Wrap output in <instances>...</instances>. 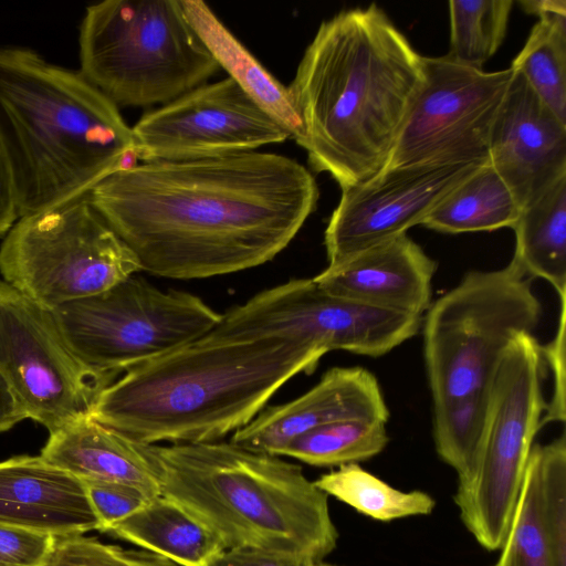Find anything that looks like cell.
<instances>
[{"label":"cell","mask_w":566,"mask_h":566,"mask_svg":"<svg viewBox=\"0 0 566 566\" xmlns=\"http://www.w3.org/2000/svg\"><path fill=\"white\" fill-rule=\"evenodd\" d=\"M489 163L521 209L566 174V124L514 70L491 129Z\"/></svg>","instance_id":"2e32d148"},{"label":"cell","mask_w":566,"mask_h":566,"mask_svg":"<svg viewBox=\"0 0 566 566\" xmlns=\"http://www.w3.org/2000/svg\"><path fill=\"white\" fill-rule=\"evenodd\" d=\"M545 367L533 334L520 333L510 342L489 384V416L476 460L458 479L453 501L460 518L490 552L502 546L543 427Z\"/></svg>","instance_id":"ba28073f"},{"label":"cell","mask_w":566,"mask_h":566,"mask_svg":"<svg viewBox=\"0 0 566 566\" xmlns=\"http://www.w3.org/2000/svg\"><path fill=\"white\" fill-rule=\"evenodd\" d=\"M518 3L524 11L536 14L538 18L552 13L566 14L565 0H527Z\"/></svg>","instance_id":"74e56055"},{"label":"cell","mask_w":566,"mask_h":566,"mask_svg":"<svg viewBox=\"0 0 566 566\" xmlns=\"http://www.w3.org/2000/svg\"><path fill=\"white\" fill-rule=\"evenodd\" d=\"M423 87L384 169L489 161L491 129L513 70L485 72L447 55L423 57Z\"/></svg>","instance_id":"4fadbf2b"},{"label":"cell","mask_w":566,"mask_h":566,"mask_svg":"<svg viewBox=\"0 0 566 566\" xmlns=\"http://www.w3.org/2000/svg\"><path fill=\"white\" fill-rule=\"evenodd\" d=\"M560 311L558 326L554 338L546 345H542L545 363L551 367L553 376V391L546 402L542 424L553 421H565V322H566V295L559 296Z\"/></svg>","instance_id":"836d02e7"},{"label":"cell","mask_w":566,"mask_h":566,"mask_svg":"<svg viewBox=\"0 0 566 566\" xmlns=\"http://www.w3.org/2000/svg\"><path fill=\"white\" fill-rule=\"evenodd\" d=\"M490 406L489 386L479 392L433 405L432 433L439 458L458 479L467 475L481 447Z\"/></svg>","instance_id":"f546056e"},{"label":"cell","mask_w":566,"mask_h":566,"mask_svg":"<svg viewBox=\"0 0 566 566\" xmlns=\"http://www.w3.org/2000/svg\"><path fill=\"white\" fill-rule=\"evenodd\" d=\"M314 483L327 496L381 522L428 515L436 506L434 499L427 492L395 489L358 463L337 467L322 474Z\"/></svg>","instance_id":"484cf974"},{"label":"cell","mask_w":566,"mask_h":566,"mask_svg":"<svg viewBox=\"0 0 566 566\" xmlns=\"http://www.w3.org/2000/svg\"><path fill=\"white\" fill-rule=\"evenodd\" d=\"M513 259L525 274L547 281L566 295V174L526 203L512 228Z\"/></svg>","instance_id":"cb8c5ba5"},{"label":"cell","mask_w":566,"mask_h":566,"mask_svg":"<svg viewBox=\"0 0 566 566\" xmlns=\"http://www.w3.org/2000/svg\"><path fill=\"white\" fill-rule=\"evenodd\" d=\"M565 440L534 443L494 566H566Z\"/></svg>","instance_id":"ac0fdd59"},{"label":"cell","mask_w":566,"mask_h":566,"mask_svg":"<svg viewBox=\"0 0 566 566\" xmlns=\"http://www.w3.org/2000/svg\"><path fill=\"white\" fill-rule=\"evenodd\" d=\"M421 316L367 306L323 289L314 279H293L233 306L207 340L270 336L304 339L325 354L345 350L382 356L413 337Z\"/></svg>","instance_id":"8fae6325"},{"label":"cell","mask_w":566,"mask_h":566,"mask_svg":"<svg viewBox=\"0 0 566 566\" xmlns=\"http://www.w3.org/2000/svg\"><path fill=\"white\" fill-rule=\"evenodd\" d=\"M51 311L76 356L112 378L197 340L221 318L200 297L135 275Z\"/></svg>","instance_id":"30bf717a"},{"label":"cell","mask_w":566,"mask_h":566,"mask_svg":"<svg viewBox=\"0 0 566 566\" xmlns=\"http://www.w3.org/2000/svg\"><path fill=\"white\" fill-rule=\"evenodd\" d=\"M436 270V262L403 233L326 266L313 279L334 295L421 316L431 304Z\"/></svg>","instance_id":"d6986e66"},{"label":"cell","mask_w":566,"mask_h":566,"mask_svg":"<svg viewBox=\"0 0 566 566\" xmlns=\"http://www.w3.org/2000/svg\"><path fill=\"white\" fill-rule=\"evenodd\" d=\"M56 541L50 534L0 525V566H45Z\"/></svg>","instance_id":"d6a6232c"},{"label":"cell","mask_w":566,"mask_h":566,"mask_svg":"<svg viewBox=\"0 0 566 566\" xmlns=\"http://www.w3.org/2000/svg\"><path fill=\"white\" fill-rule=\"evenodd\" d=\"M140 271L88 192L19 218L0 247L2 280L53 310L104 292Z\"/></svg>","instance_id":"9c48e42d"},{"label":"cell","mask_w":566,"mask_h":566,"mask_svg":"<svg viewBox=\"0 0 566 566\" xmlns=\"http://www.w3.org/2000/svg\"><path fill=\"white\" fill-rule=\"evenodd\" d=\"M132 130L143 163L221 157L291 138L231 77L147 112Z\"/></svg>","instance_id":"5bb4252c"},{"label":"cell","mask_w":566,"mask_h":566,"mask_svg":"<svg viewBox=\"0 0 566 566\" xmlns=\"http://www.w3.org/2000/svg\"><path fill=\"white\" fill-rule=\"evenodd\" d=\"M511 69L566 124V14L539 17Z\"/></svg>","instance_id":"4316f807"},{"label":"cell","mask_w":566,"mask_h":566,"mask_svg":"<svg viewBox=\"0 0 566 566\" xmlns=\"http://www.w3.org/2000/svg\"><path fill=\"white\" fill-rule=\"evenodd\" d=\"M324 355L296 337L198 338L127 370L98 394L90 416L144 444L217 441Z\"/></svg>","instance_id":"3957f363"},{"label":"cell","mask_w":566,"mask_h":566,"mask_svg":"<svg viewBox=\"0 0 566 566\" xmlns=\"http://www.w3.org/2000/svg\"><path fill=\"white\" fill-rule=\"evenodd\" d=\"M179 2L190 27L220 69H224L229 77L300 145L303 127L291 103L287 87L253 56L203 1Z\"/></svg>","instance_id":"7402d4cb"},{"label":"cell","mask_w":566,"mask_h":566,"mask_svg":"<svg viewBox=\"0 0 566 566\" xmlns=\"http://www.w3.org/2000/svg\"><path fill=\"white\" fill-rule=\"evenodd\" d=\"M19 218L11 169L0 145V237L6 235Z\"/></svg>","instance_id":"d590c367"},{"label":"cell","mask_w":566,"mask_h":566,"mask_svg":"<svg viewBox=\"0 0 566 566\" xmlns=\"http://www.w3.org/2000/svg\"><path fill=\"white\" fill-rule=\"evenodd\" d=\"M307 558L252 547H234L223 549L209 566H314Z\"/></svg>","instance_id":"e575fe53"},{"label":"cell","mask_w":566,"mask_h":566,"mask_svg":"<svg viewBox=\"0 0 566 566\" xmlns=\"http://www.w3.org/2000/svg\"><path fill=\"white\" fill-rule=\"evenodd\" d=\"M160 494L209 527L226 548L324 562L338 531L328 496L298 464L231 441L145 444Z\"/></svg>","instance_id":"5b68a950"},{"label":"cell","mask_w":566,"mask_h":566,"mask_svg":"<svg viewBox=\"0 0 566 566\" xmlns=\"http://www.w3.org/2000/svg\"><path fill=\"white\" fill-rule=\"evenodd\" d=\"M489 161L434 163L384 169L342 189L324 234L327 268L421 224L432 209Z\"/></svg>","instance_id":"9a60e30c"},{"label":"cell","mask_w":566,"mask_h":566,"mask_svg":"<svg viewBox=\"0 0 566 566\" xmlns=\"http://www.w3.org/2000/svg\"><path fill=\"white\" fill-rule=\"evenodd\" d=\"M106 533L178 566H209L226 549L209 527L161 494Z\"/></svg>","instance_id":"603a6c76"},{"label":"cell","mask_w":566,"mask_h":566,"mask_svg":"<svg viewBox=\"0 0 566 566\" xmlns=\"http://www.w3.org/2000/svg\"><path fill=\"white\" fill-rule=\"evenodd\" d=\"M0 525L56 538L99 527L82 481L41 455L0 461Z\"/></svg>","instance_id":"ffe728a7"},{"label":"cell","mask_w":566,"mask_h":566,"mask_svg":"<svg viewBox=\"0 0 566 566\" xmlns=\"http://www.w3.org/2000/svg\"><path fill=\"white\" fill-rule=\"evenodd\" d=\"M520 213L511 189L488 163L446 196L421 224L443 233L493 231L513 228Z\"/></svg>","instance_id":"d4e9b609"},{"label":"cell","mask_w":566,"mask_h":566,"mask_svg":"<svg viewBox=\"0 0 566 566\" xmlns=\"http://www.w3.org/2000/svg\"><path fill=\"white\" fill-rule=\"evenodd\" d=\"M542 304L512 258L471 271L427 310L423 355L433 405L484 390L510 342L538 326Z\"/></svg>","instance_id":"52a82bcc"},{"label":"cell","mask_w":566,"mask_h":566,"mask_svg":"<svg viewBox=\"0 0 566 566\" xmlns=\"http://www.w3.org/2000/svg\"><path fill=\"white\" fill-rule=\"evenodd\" d=\"M0 371L28 419L50 432L91 415L112 377L88 368L51 310L0 280Z\"/></svg>","instance_id":"7c38bea8"},{"label":"cell","mask_w":566,"mask_h":566,"mask_svg":"<svg viewBox=\"0 0 566 566\" xmlns=\"http://www.w3.org/2000/svg\"><path fill=\"white\" fill-rule=\"evenodd\" d=\"M388 440L386 422L343 420L301 434L284 449L282 455L314 467H340L377 455Z\"/></svg>","instance_id":"83f0119b"},{"label":"cell","mask_w":566,"mask_h":566,"mask_svg":"<svg viewBox=\"0 0 566 566\" xmlns=\"http://www.w3.org/2000/svg\"><path fill=\"white\" fill-rule=\"evenodd\" d=\"M314 566H336V565H332V564H327V563L321 562V563L315 564Z\"/></svg>","instance_id":"f35d334b"},{"label":"cell","mask_w":566,"mask_h":566,"mask_svg":"<svg viewBox=\"0 0 566 566\" xmlns=\"http://www.w3.org/2000/svg\"><path fill=\"white\" fill-rule=\"evenodd\" d=\"M40 455L81 481L118 482L135 485L153 497L160 494L145 444L91 416L50 432Z\"/></svg>","instance_id":"44dd1931"},{"label":"cell","mask_w":566,"mask_h":566,"mask_svg":"<svg viewBox=\"0 0 566 566\" xmlns=\"http://www.w3.org/2000/svg\"><path fill=\"white\" fill-rule=\"evenodd\" d=\"M82 483L98 521V531L103 533L153 499L144 490L130 484L96 480H83Z\"/></svg>","instance_id":"1f68e13d"},{"label":"cell","mask_w":566,"mask_h":566,"mask_svg":"<svg viewBox=\"0 0 566 566\" xmlns=\"http://www.w3.org/2000/svg\"><path fill=\"white\" fill-rule=\"evenodd\" d=\"M0 145L19 217L57 207L138 165L132 127L80 73L0 48Z\"/></svg>","instance_id":"277c9868"},{"label":"cell","mask_w":566,"mask_h":566,"mask_svg":"<svg viewBox=\"0 0 566 566\" xmlns=\"http://www.w3.org/2000/svg\"><path fill=\"white\" fill-rule=\"evenodd\" d=\"M512 0H451V60L482 69L499 50L506 34Z\"/></svg>","instance_id":"f1b7e54d"},{"label":"cell","mask_w":566,"mask_h":566,"mask_svg":"<svg viewBox=\"0 0 566 566\" xmlns=\"http://www.w3.org/2000/svg\"><path fill=\"white\" fill-rule=\"evenodd\" d=\"M27 418L24 408L0 371V432L11 429Z\"/></svg>","instance_id":"8d00e7d4"},{"label":"cell","mask_w":566,"mask_h":566,"mask_svg":"<svg viewBox=\"0 0 566 566\" xmlns=\"http://www.w3.org/2000/svg\"><path fill=\"white\" fill-rule=\"evenodd\" d=\"M423 57L375 3L322 22L287 86L313 170L344 189L385 168L423 87Z\"/></svg>","instance_id":"7a4b0ae2"},{"label":"cell","mask_w":566,"mask_h":566,"mask_svg":"<svg viewBox=\"0 0 566 566\" xmlns=\"http://www.w3.org/2000/svg\"><path fill=\"white\" fill-rule=\"evenodd\" d=\"M45 566H178L144 549H126L95 537L75 535L57 538Z\"/></svg>","instance_id":"4dcf8cb0"},{"label":"cell","mask_w":566,"mask_h":566,"mask_svg":"<svg viewBox=\"0 0 566 566\" xmlns=\"http://www.w3.org/2000/svg\"><path fill=\"white\" fill-rule=\"evenodd\" d=\"M314 176L273 153L146 161L88 192L95 210L149 274L192 280L271 261L315 210Z\"/></svg>","instance_id":"6da1fadb"},{"label":"cell","mask_w":566,"mask_h":566,"mask_svg":"<svg viewBox=\"0 0 566 566\" xmlns=\"http://www.w3.org/2000/svg\"><path fill=\"white\" fill-rule=\"evenodd\" d=\"M78 72L113 104H167L220 66L190 27L179 0H109L86 8Z\"/></svg>","instance_id":"8992f818"},{"label":"cell","mask_w":566,"mask_h":566,"mask_svg":"<svg viewBox=\"0 0 566 566\" xmlns=\"http://www.w3.org/2000/svg\"><path fill=\"white\" fill-rule=\"evenodd\" d=\"M389 410L377 378L361 367H334L308 391L289 402L263 408L237 430L231 442L281 457L301 434L343 420L387 422Z\"/></svg>","instance_id":"e0dca14e"}]
</instances>
